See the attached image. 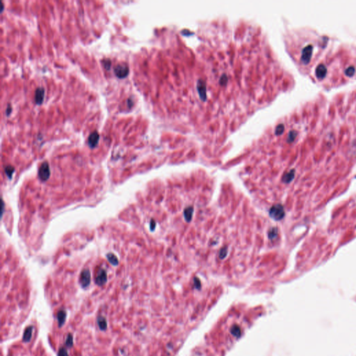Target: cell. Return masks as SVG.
Wrapping results in <instances>:
<instances>
[{
	"label": "cell",
	"mask_w": 356,
	"mask_h": 356,
	"mask_svg": "<svg viewBox=\"0 0 356 356\" xmlns=\"http://www.w3.org/2000/svg\"><path fill=\"white\" fill-rule=\"evenodd\" d=\"M114 71L115 75L118 77V78L122 79L126 77L129 74V67L125 63H121L118 64L114 67Z\"/></svg>",
	"instance_id": "cell-1"
},
{
	"label": "cell",
	"mask_w": 356,
	"mask_h": 356,
	"mask_svg": "<svg viewBox=\"0 0 356 356\" xmlns=\"http://www.w3.org/2000/svg\"><path fill=\"white\" fill-rule=\"evenodd\" d=\"M270 215L275 220H280L283 218L285 216V211L283 206L280 204L273 206L270 210Z\"/></svg>",
	"instance_id": "cell-2"
},
{
	"label": "cell",
	"mask_w": 356,
	"mask_h": 356,
	"mask_svg": "<svg viewBox=\"0 0 356 356\" xmlns=\"http://www.w3.org/2000/svg\"><path fill=\"white\" fill-rule=\"evenodd\" d=\"M313 52V47L311 45L305 47L301 52V61L304 64H307L310 61Z\"/></svg>",
	"instance_id": "cell-3"
},
{
	"label": "cell",
	"mask_w": 356,
	"mask_h": 356,
	"mask_svg": "<svg viewBox=\"0 0 356 356\" xmlns=\"http://www.w3.org/2000/svg\"><path fill=\"white\" fill-rule=\"evenodd\" d=\"M38 175H39L41 180H43V181H45L49 178L50 170H49V164H48L47 162H45L41 164L39 168V170H38Z\"/></svg>",
	"instance_id": "cell-4"
},
{
	"label": "cell",
	"mask_w": 356,
	"mask_h": 356,
	"mask_svg": "<svg viewBox=\"0 0 356 356\" xmlns=\"http://www.w3.org/2000/svg\"><path fill=\"white\" fill-rule=\"evenodd\" d=\"M91 282V273L89 270L85 269L81 272L80 276V283L83 287H86L88 286Z\"/></svg>",
	"instance_id": "cell-5"
},
{
	"label": "cell",
	"mask_w": 356,
	"mask_h": 356,
	"mask_svg": "<svg viewBox=\"0 0 356 356\" xmlns=\"http://www.w3.org/2000/svg\"><path fill=\"white\" fill-rule=\"evenodd\" d=\"M107 280V273H106L105 270L101 269H100L99 271H98V273H97L96 278V283L98 285H103L104 284H105Z\"/></svg>",
	"instance_id": "cell-6"
},
{
	"label": "cell",
	"mask_w": 356,
	"mask_h": 356,
	"mask_svg": "<svg viewBox=\"0 0 356 356\" xmlns=\"http://www.w3.org/2000/svg\"><path fill=\"white\" fill-rule=\"evenodd\" d=\"M99 139H100V135L98 132L97 131L93 132L90 134V136H88V146H89L91 148L96 147V146L98 145V142H99Z\"/></svg>",
	"instance_id": "cell-7"
},
{
	"label": "cell",
	"mask_w": 356,
	"mask_h": 356,
	"mask_svg": "<svg viewBox=\"0 0 356 356\" xmlns=\"http://www.w3.org/2000/svg\"><path fill=\"white\" fill-rule=\"evenodd\" d=\"M45 89L43 87H38L35 91L34 100L37 104H41L44 100Z\"/></svg>",
	"instance_id": "cell-8"
},
{
	"label": "cell",
	"mask_w": 356,
	"mask_h": 356,
	"mask_svg": "<svg viewBox=\"0 0 356 356\" xmlns=\"http://www.w3.org/2000/svg\"><path fill=\"white\" fill-rule=\"evenodd\" d=\"M327 74V68L323 64H319L316 68V75L319 79H323Z\"/></svg>",
	"instance_id": "cell-9"
},
{
	"label": "cell",
	"mask_w": 356,
	"mask_h": 356,
	"mask_svg": "<svg viewBox=\"0 0 356 356\" xmlns=\"http://www.w3.org/2000/svg\"><path fill=\"white\" fill-rule=\"evenodd\" d=\"M32 331H33V328H32L31 326H29V328H27L26 329V331H25V334H24L23 336V340L25 341H28L30 340V339L31 338L32 336Z\"/></svg>",
	"instance_id": "cell-10"
},
{
	"label": "cell",
	"mask_w": 356,
	"mask_h": 356,
	"mask_svg": "<svg viewBox=\"0 0 356 356\" xmlns=\"http://www.w3.org/2000/svg\"><path fill=\"white\" fill-rule=\"evenodd\" d=\"M65 317H66V313L64 311H60L57 315V319L59 321V326H62L65 321Z\"/></svg>",
	"instance_id": "cell-11"
},
{
	"label": "cell",
	"mask_w": 356,
	"mask_h": 356,
	"mask_svg": "<svg viewBox=\"0 0 356 356\" xmlns=\"http://www.w3.org/2000/svg\"><path fill=\"white\" fill-rule=\"evenodd\" d=\"M98 324L100 328L102 331L105 330L107 328V321H106L105 319L103 318V317H99L98 319Z\"/></svg>",
	"instance_id": "cell-12"
},
{
	"label": "cell",
	"mask_w": 356,
	"mask_h": 356,
	"mask_svg": "<svg viewBox=\"0 0 356 356\" xmlns=\"http://www.w3.org/2000/svg\"><path fill=\"white\" fill-rule=\"evenodd\" d=\"M107 257L108 260H109V262H110L112 264L116 266L118 264V260L117 257H116L114 254H112V253L108 254L107 255Z\"/></svg>",
	"instance_id": "cell-13"
},
{
	"label": "cell",
	"mask_w": 356,
	"mask_h": 356,
	"mask_svg": "<svg viewBox=\"0 0 356 356\" xmlns=\"http://www.w3.org/2000/svg\"><path fill=\"white\" fill-rule=\"evenodd\" d=\"M294 178V170H291L289 173H288L284 178V181L286 182H289Z\"/></svg>",
	"instance_id": "cell-14"
},
{
	"label": "cell",
	"mask_w": 356,
	"mask_h": 356,
	"mask_svg": "<svg viewBox=\"0 0 356 356\" xmlns=\"http://www.w3.org/2000/svg\"><path fill=\"white\" fill-rule=\"evenodd\" d=\"M355 68L353 66H351L349 67H348L347 69L345 70V74L346 76L348 77H352L353 76L354 74H355Z\"/></svg>",
	"instance_id": "cell-15"
},
{
	"label": "cell",
	"mask_w": 356,
	"mask_h": 356,
	"mask_svg": "<svg viewBox=\"0 0 356 356\" xmlns=\"http://www.w3.org/2000/svg\"><path fill=\"white\" fill-rule=\"evenodd\" d=\"M102 65L106 70H109L111 65H112V62H111L110 59H105L104 60H102Z\"/></svg>",
	"instance_id": "cell-16"
},
{
	"label": "cell",
	"mask_w": 356,
	"mask_h": 356,
	"mask_svg": "<svg viewBox=\"0 0 356 356\" xmlns=\"http://www.w3.org/2000/svg\"><path fill=\"white\" fill-rule=\"evenodd\" d=\"M5 172L8 175V176H9L11 178V176L12 175L13 173L14 172V168H13L12 166L6 167V168H5Z\"/></svg>",
	"instance_id": "cell-17"
},
{
	"label": "cell",
	"mask_w": 356,
	"mask_h": 356,
	"mask_svg": "<svg viewBox=\"0 0 356 356\" xmlns=\"http://www.w3.org/2000/svg\"><path fill=\"white\" fill-rule=\"evenodd\" d=\"M58 356H68V353H67L66 349L65 348H61L59 351Z\"/></svg>",
	"instance_id": "cell-18"
},
{
	"label": "cell",
	"mask_w": 356,
	"mask_h": 356,
	"mask_svg": "<svg viewBox=\"0 0 356 356\" xmlns=\"http://www.w3.org/2000/svg\"><path fill=\"white\" fill-rule=\"evenodd\" d=\"M72 343H73V340H72V337L70 335H69L67 336V340H66V341H65V344H66V345L67 346L70 347V346H72Z\"/></svg>",
	"instance_id": "cell-19"
},
{
	"label": "cell",
	"mask_w": 356,
	"mask_h": 356,
	"mask_svg": "<svg viewBox=\"0 0 356 356\" xmlns=\"http://www.w3.org/2000/svg\"><path fill=\"white\" fill-rule=\"evenodd\" d=\"M296 136V133L295 132H294V131L291 132V133H290V137H289V139H291V140H290V141H292L293 140H294V138H295Z\"/></svg>",
	"instance_id": "cell-20"
},
{
	"label": "cell",
	"mask_w": 356,
	"mask_h": 356,
	"mask_svg": "<svg viewBox=\"0 0 356 356\" xmlns=\"http://www.w3.org/2000/svg\"><path fill=\"white\" fill-rule=\"evenodd\" d=\"M11 111H12V107H11L10 104H9V105L7 106V108H6V114H7V116H9V114L11 113Z\"/></svg>",
	"instance_id": "cell-21"
}]
</instances>
